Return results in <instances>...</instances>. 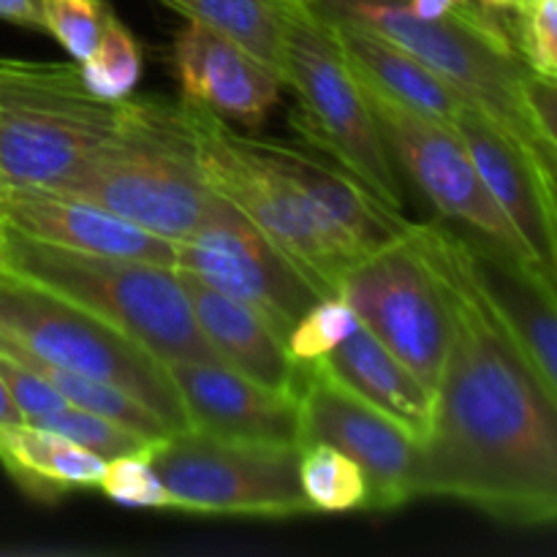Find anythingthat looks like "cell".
<instances>
[{
	"label": "cell",
	"instance_id": "d4e9b609",
	"mask_svg": "<svg viewBox=\"0 0 557 557\" xmlns=\"http://www.w3.org/2000/svg\"><path fill=\"white\" fill-rule=\"evenodd\" d=\"M299 484L313 511L343 515L368 509V479L362 468L326 444L299 446Z\"/></svg>",
	"mask_w": 557,
	"mask_h": 557
},
{
	"label": "cell",
	"instance_id": "f35d334b",
	"mask_svg": "<svg viewBox=\"0 0 557 557\" xmlns=\"http://www.w3.org/2000/svg\"><path fill=\"white\" fill-rule=\"evenodd\" d=\"M302 3H310V0H302Z\"/></svg>",
	"mask_w": 557,
	"mask_h": 557
},
{
	"label": "cell",
	"instance_id": "ac0fdd59",
	"mask_svg": "<svg viewBox=\"0 0 557 557\" xmlns=\"http://www.w3.org/2000/svg\"><path fill=\"white\" fill-rule=\"evenodd\" d=\"M468 239V237H466ZM473 272L479 286L511 337L520 343L533 373L557 400V297L555 281L536 267L495 253L479 239H468Z\"/></svg>",
	"mask_w": 557,
	"mask_h": 557
},
{
	"label": "cell",
	"instance_id": "ba28073f",
	"mask_svg": "<svg viewBox=\"0 0 557 557\" xmlns=\"http://www.w3.org/2000/svg\"><path fill=\"white\" fill-rule=\"evenodd\" d=\"M172 506L190 515H310L299 446L248 444L183 430L145 451Z\"/></svg>",
	"mask_w": 557,
	"mask_h": 557
},
{
	"label": "cell",
	"instance_id": "484cf974",
	"mask_svg": "<svg viewBox=\"0 0 557 557\" xmlns=\"http://www.w3.org/2000/svg\"><path fill=\"white\" fill-rule=\"evenodd\" d=\"M76 65H79L87 90L107 101H123L134 92L141 76L139 44L131 36L128 27L117 16H112L96 49Z\"/></svg>",
	"mask_w": 557,
	"mask_h": 557
},
{
	"label": "cell",
	"instance_id": "52a82bcc",
	"mask_svg": "<svg viewBox=\"0 0 557 557\" xmlns=\"http://www.w3.org/2000/svg\"><path fill=\"white\" fill-rule=\"evenodd\" d=\"M283 85L297 96L294 128L324 150L343 172L359 180L375 199L403 212L400 180L379 123L332 27L308 3L294 5L288 16Z\"/></svg>",
	"mask_w": 557,
	"mask_h": 557
},
{
	"label": "cell",
	"instance_id": "44dd1931",
	"mask_svg": "<svg viewBox=\"0 0 557 557\" xmlns=\"http://www.w3.org/2000/svg\"><path fill=\"white\" fill-rule=\"evenodd\" d=\"M324 20L332 27V36H335L343 58L359 79L389 96L392 101L451 128V120L466 103L460 92L451 90L428 65H422L406 49L386 41L379 33L354 25V22L330 20V16H324Z\"/></svg>",
	"mask_w": 557,
	"mask_h": 557
},
{
	"label": "cell",
	"instance_id": "7402d4cb",
	"mask_svg": "<svg viewBox=\"0 0 557 557\" xmlns=\"http://www.w3.org/2000/svg\"><path fill=\"white\" fill-rule=\"evenodd\" d=\"M0 466L25 493L54 500L71 490L96 487L107 460L58 433L16 424L0 430Z\"/></svg>",
	"mask_w": 557,
	"mask_h": 557
},
{
	"label": "cell",
	"instance_id": "cb8c5ba5",
	"mask_svg": "<svg viewBox=\"0 0 557 557\" xmlns=\"http://www.w3.org/2000/svg\"><path fill=\"white\" fill-rule=\"evenodd\" d=\"M14 362L25 364L33 373H38L41 379H47L54 389L63 395L65 403L82 408V411L98 413V417L109 419V422L120 424V428L131 430V433L141 435V438L158 441L169 438V428L150 411V408L141 406L134 395H128L120 386L109 384V381L90 379V375L71 373V370L54 368V364L38 362V359H14Z\"/></svg>",
	"mask_w": 557,
	"mask_h": 557
},
{
	"label": "cell",
	"instance_id": "d590c367",
	"mask_svg": "<svg viewBox=\"0 0 557 557\" xmlns=\"http://www.w3.org/2000/svg\"><path fill=\"white\" fill-rule=\"evenodd\" d=\"M487 3H495V5H511V3H517V0H487Z\"/></svg>",
	"mask_w": 557,
	"mask_h": 557
},
{
	"label": "cell",
	"instance_id": "277c9868",
	"mask_svg": "<svg viewBox=\"0 0 557 557\" xmlns=\"http://www.w3.org/2000/svg\"><path fill=\"white\" fill-rule=\"evenodd\" d=\"M0 354L109 381L150 408L172 435L188 430L161 359L101 315L9 270H0Z\"/></svg>",
	"mask_w": 557,
	"mask_h": 557
},
{
	"label": "cell",
	"instance_id": "8992f818",
	"mask_svg": "<svg viewBox=\"0 0 557 557\" xmlns=\"http://www.w3.org/2000/svg\"><path fill=\"white\" fill-rule=\"evenodd\" d=\"M207 185L243 210L305 272L321 297H337L343 272L364 256L357 239L283 174L261 163L215 112L185 101Z\"/></svg>",
	"mask_w": 557,
	"mask_h": 557
},
{
	"label": "cell",
	"instance_id": "5b68a950",
	"mask_svg": "<svg viewBox=\"0 0 557 557\" xmlns=\"http://www.w3.org/2000/svg\"><path fill=\"white\" fill-rule=\"evenodd\" d=\"M120 101L82 82L79 65L0 58V180L58 190L109 139Z\"/></svg>",
	"mask_w": 557,
	"mask_h": 557
},
{
	"label": "cell",
	"instance_id": "7c38bea8",
	"mask_svg": "<svg viewBox=\"0 0 557 557\" xmlns=\"http://www.w3.org/2000/svg\"><path fill=\"white\" fill-rule=\"evenodd\" d=\"M308 444L332 446L362 468L364 511H395L417 498L419 441L313 362L299 389V446Z\"/></svg>",
	"mask_w": 557,
	"mask_h": 557
},
{
	"label": "cell",
	"instance_id": "603a6c76",
	"mask_svg": "<svg viewBox=\"0 0 557 557\" xmlns=\"http://www.w3.org/2000/svg\"><path fill=\"white\" fill-rule=\"evenodd\" d=\"M188 20L232 38L253 58L277 71L286 63V25L302 0H161Z\"/></svg>",
	"mask_w": 557,
	"mask_h": 557
},
{
	"label": "cell",
	"instance_id": "ffe728a7",
	"mask_svg": "<svg viewBox=\"0 0 557 557\" xmlns=\"http://www.w3.org/2000/svg\"><path fill=\"white\" fill-rule=\"evenodd\" d=\"M313 364L359 400L395 419L419 444L428 438L433 422V392L362 324Z\"/></svg>",
	"mask_w": 557,
	"mask_h": 557
},
{
	"label": "cell",
	"instance_id": "2e32d148",
	"mask_svg": "<svg viewBox=\"0 0 557 557\" xmlns=\"http://www.w3.org/2000/svg\"><path fill=\"white\" fill-rule=\"evenodd\" d=\"M172 63L185 101L201 103L218 117L256 128L281 101L277 71L201 22L188 20L177 33Z\"/></svg>",
	"mask_w": 557,
	"mask_h": 557
},
{
	"label": "cell",
	"instance_id": "f546056e",
	"mask_svg": "<svg viewBox=\"0 0 557 557\" xmlns=\"http://www.w3.org/2000/svg\"><path fill=\"white\" fill-rule=\"evenodd\" d=\"M44 30L52 33L71 58L85 60L101 41L114 11L109 0H38Z\"/></svg>",
	"mask_w": 557,
	"mask_h": 557
},
{
	"label": "cell",
	"instance_id": "7a4b0ae2",
	"mask_svg": "<svg viewBox=\"0 0 557 557\" xmlns=\"http://www.w3.org/2000/svg\"><path fill=\"white\" fill-rule=\"evenodd\" d=\"M54 194L92 201L172 243L188 237L215 201L185 101L156 96L123 98L109 139Z\"/></svg>",
	"mask_w": 557,
	"mask_h": 557
},
{
	"label": "cell",
	"instance_id": "3957f363",
	"mask_svg": "<svg viewBox=\"0 0 557 557\" xmlns=\"http://www.w3.org/2000/svg\"><path fill=\"white\" fill-rule=\"evenodd\" d=\"M5 270L38 283L134 337L161 362H221L194 321L177 270L150 261L65 250L0 226Z\"/></svg>",
	"mask_w": 557,
	"mask_h": 557
},
{
	"label": "cell",
	"instance_id": "1f68e13d",
	"mask_svg": "<svg viewBox=\"0 0 557 557\" xmlns=\"http://www.w3.org/2000/svg\"><path fill=\"white\" fill-rule=\"evenodd\" d=\"M0 379H3L5 389L14 397L25 424L38 422V419L49 417V413H54L58 408L65 406L63 395H60L47 379L33 373L25 364L14 362V359L5 357V354H0Z\"/></svg>",
	"mask_w": 557,
	"mask_h": 557
},
{
	"label": "cell",
	"instance_id": "836d02e7",
	"mask_svg": "<svg viewBox=\"0 0 557 557\" xmlns=\"http://www.w3.org/2000/svg\"><path fill=\"white\" fill-rule=\"evenodd\" d=\"M468 0H408V11L419 20H441Z\"/></svg>",
	"mask_w": 557,
	"mask_h": 557
},
{
	"label": "cell",
	"instance_id": "9c48e42d",
	"mask_svg": "<svg viewBox=\"0 0 557 557\" xmlns=\"http://www.w3.org/2000/svg\"><path fill=\"white\" fill-rule=\"evenodd\" d=\"M337 297L381 346L435 392L449 348V313L438 277L413 243L411 228L348 267Z\"/></svg>",
	"mask_w": 557,
	"mask_h": 557
},
{
	"label": "cell",
	"instance_id": "5bb4252c",
	"mask_svg": "<svg viewBox=\"0 0 557 557\" xmlns=\"http://www.w3.org/2000/svg\"><path fill=\"white\" fill-rule=\"evenodd\" d=\"M188 428L248 444L299 446V397L245 379L223 362L169 359L163 362Z\"/></svg>",
	"mask_w": 557,
	"mask_h": 557
},
{
	"label": "cell",
	"instance_id": "4fadbf2b",
	"mask_svg": "<svg viewBox=\"0 0 557 557\" xmlns=\"http://www.w3.org/2000/svg\"><path fill=\"white\" fill-rule=\"evenodd\" d=\"M451 128L466 145L484 188L504 210L511 226L528 245L539 270L555 281L557 272V212L555 163L542 161L517 145L498 123L462 103Z\"/></svg>",
	"mask_w": 557,
	"mask_h": 557
},
{
	"label": "cell",
	"instance_id": "d6a6232c",
	"mask_svg": "<svg viewBox=\"0 0 557 557\" xmlns=\"http://www.w3.org/2000/svg\"><path fill=\"white\" fill-rule=\"evenodd\" d=\"M0 20L44 30L41 3L38 0H0Z\"/></svg>",
	"mask_w": 557,
	"mask_h": 557
},
{
	"label": "cell",
	"instance_id": "d6986e66",
	"mask_svg": "<svg viewBox=\"0 0 557 557\" xmlns=\"http://www.w3.org/2000/svg\"><path fill=\"white\" fill-rule=\"evenodd\" d=\"M243 141L261 163L283 174L308 199H313L332 221L341 223L357 239L364 256L403 237L411 228V221L403 212L375 199L359 180H354L343 169L326 166L299 147H288L283 141H261L250 139V136H243Z\"/></svg>",
	"mask_w": 557,
	"mask_h": 557
},
{
	"label": "cell",
	"instance_id": "9a60e30c",
	"mask_svg": "<svg viewBox=\"0 0 557 557\" xmlns=\"http://www.w3.org/2000/svg\"><path fill=\"white\" fill-rule=\"evenodd\" d=\"M0 226L79 253L150 261L172 270L177 261V243L172 239L158 237L92 201L44 188H5L0 194Z\"/></svg>",
	"mask_w": 557,
	"mask_h": 557
},
{
	"label": "cell",
	"instance_id": "83f0119b",
	"mask_svg": "<svg viewBox=\"0 0 557 557\" xmlns=\"http://www.w3.org/2000/svg\"><path fill=\"white\" fill-rule=\"evenodd\" d=\"M509 36L522 63L557 79V0H517L509 5Z\"/></svg>",
	"mask_w": 557,
	"mask_h": 557
},
{
	"label": "cell",
	"instance_id": "6da1fadb",
	"mask_svg": "<svg viewBox=\"0 0 557 557\" xmlns=\"http://www.w3.org/2000/svg\"><path fill=\"white\" fill-rule=\"evenodd\" d=\"M449 313V348L419 444L417 495L455 498L520 528L557 517V400L479 286L468 239L413 223Z\"/></svg>",
	"mask_w": 557,
	"mask_h": 557
},
{
	"label": "cell",
	"instance_id": "f1b7e54d",
	"mask_svg": "<svg viewBox=\"0 0 557 557\" xmlns=\"http://www.w3.org/2000/svg\"><path fill=\"white\" fill-rule=\"evenodd\" d=\"M357 326V313L341 297H321L288 330L286 348L294 362L310 364L346 341Z\"/></svg>",
	"mask_w": 557,
	"mask_h": 557
},
{
	"label": "cell",
	"instance_id": "e575fe53",
	"mask_svg": "<svg viewBox=\"0 0 557 557\" xmlns=\"http://www.w3.org/2000/svg\"><path fill=\"white\" fill-rule=\"evenodd\" d=\"M16 424H25V419H22L14 397H11V392L5 389L3 379H0V430L16 428Z\"/></svg>",
	"mask_w": 557,
	"mask_h": 557
},
{
	"label": "cell",
	"instance_id": "4dcf8cb0",
	"mask_svg": "<svg viewBox=\"0 0 557 557\" xmlns=\"http://www.w3.org/2000/svg\"><path fill=\"white\" fill-rule=\"evenodd\" d=\"M107 498L131 509H174L166 487L152 471L147 455H125L107 460L101 479L96 484Z\"/></svg>",
	"mask_w": 557,
	"mask_h": 557
},
{
	"label": "cell",
	"instance_id": "8d00e7d4",
	"mask_svg": "<svg viewBox=\"0 0 557 557\" xmlns=\"http://www.w3.org/2000/svg\"><path fill=\"white\" fill-rule=\"evenodd\" d=\"M0 270H5V264H3V256H0Z\"/></svg>",
	"mask_w": 557,
	"mask_h": 557
},
{
	"label": "cell",
	"instance_id": "8fae6325",
	"mask_svg": "<svg viewBox=\"0 0 557 557\" xmlns=\"http://www.w3.org/2000/svg\"><path fill=\"white\" fill-rule=\"evenodd\" d=\"M174 270L264 313L283 341L299 315L321 299L275 239L218 194L205 221L177 243Z\"/></svg>",
	"mask_w": 557,
	"mask_h": 557
},
{
	"label": "cell",
	"instance_id": "4316f807",
	"mask_svg": "<svg viewBox=\"0 0 557 557\" xmlns=\"http://www.w3.org/2000/svg\"><path fill=\"white\" fill-rule=\"evenodd\" d=\"M33 428L63 435V438L79 444L82 449L98 455L101 460H114V457L125 455H145L152 446V441L131 433V430L120 428V424L109 422V419L98 417V413L82 411V408L71 406V403H65L63 408H58L49 417L33 422Z\"/></svg>",
	"mask_w": 557,
	"mask_h": 557
},
{
	"label": "cell",
	"instance_id": "e0dca14e",
	"mask_svg": "<svg viewBox=\"0 0 557 557\" xmlns=\"http://www.w3.org/2000/svg\"><path fill=\"white\" fill-rule=\"evenodd\" d=\"M177 275L194 310L196 326L221 362L256 384L299 397L305 364L294 362L286 341L272 326V321L250 305L215 292L188 272Z\"/></svg>",
	"mask_w": 557,
	"mask_h": 557
},
{
	"label": "cell",
	"instance_id": "30bf717a",
	"mask_svg": "<svg viewBox=\"0 0 557 557\" xmlns=\"http://www.w3.org/2000/svg\"><path fill=\"white\" fill-rule=\"evenodd\" d=\"M357 82L362 87V96L373 112L375 123H379L389 156H395L406 166L408 177L433 201L435 210L446 221L473 228L479 234V243L493 248L495 253L509 256V259L539 270L528 245L522 243L517 228L511 226L509 218L504 215V210L495 205L490 190L484 188L482 177H479L476 166H473L471 156H468L460 136L455 134V128L435 123V120L392 101L389 96L370 87L359 76Z\"/></svg>",
	"mask_w": 557,
	"mask_h": 557
},
{
	"label": "cell",
	"instance_id": "74e56055",
	"mask_svg": "<svg viewBox=\"0 0 557 557\" xmlns=\"http://www.w3.org/2000/svg\"><path fill=\"white\" fill-rule=\"evenodd\" d=\"M3 190H5V185H3V180H0V194H3Z\"/></svg>",
	"mask_w": 557,
	"mask_h": 557
}]
</instances>
